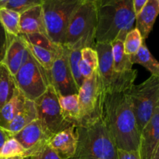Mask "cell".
Returning <instances> with one entry per match:
<instances>
[{"label":"cell","mask_w":159,"mask_h":159,"mask_svg":"<svg viewBox=\"0 0 159 159\" xmlns=\"http://www.w3.org/2000/svg\"><path fill=\"white\" fill-rule=\"evenodd\" d=\"M138 71L118 73L109 85H104L101 117L110 131L117 149L138 150L140 132L130 98Z\"/></svg>","instance_id":"cell-1"},{"label":"cell","mask_w":159,"mask_h":159,"mask_svg":"<svg viewBox=\"0 0 159 159\" xmlns=\"http://www.w3.org/2000/svg\"><path fill=\"white\" fill-rule=\"evenodd\" d=\"M96 15V43L124 40L135 27L133 0H94Z\"/></svg>","instance_id":"cell-2"},{"label":"cell","mask_w":159,"mask_h":159,"mask_svg":"<svg viewBox=\"0 0 159 159\" xmlns=\"http://www.w3.org/2000/svg\"><path fill=\"white\" fill-rule=\"evenodd\" d=\"M77 147L71 159H118L117 148L102 117L75 127Z\"/></svg>","instance_id":"cell-3"},{"label":"cell","mask_w":159,"mask_h":159,"mask_svg":"<svg viewBox=\"0 0 159 159\" xmlns=\"http://www.w3.org/2000/svg\"><path fill=\"white\" fill-rule=\"evenodd\" d=\"M96 15L93 1L86 0L73 15L65 34L62 46L69 50L94 48Z\"/></svg>","instance_id":"cell-4"},{"label":"cell","mask_w":159,"mask_h":159,"mask_svg":"<svg viewBox=\"0 0 159 159\" xmlns=\"http://www.w3.org/2000/svg\"><path fill=\"white\" fill-rule=\"evenodd\" d=\"M86 0H43L45 29L48 38L57 45H63L68 24L75 12Z\"/></svg>","instance_id":"cell-5"},{"label":"cell","mask_w":159,"mask_h":159,"mask_svg":"<svg viewBox=\"0 0 159 159\" xmlns=\"http://www.w3.org/2000/svg\"><path fill=\"white\" fill-rule=\"evenodd\" d=\"M130 98L141 133L159 107V77L151 75L139 85L134 84L130 90Z\"/></svg>","instance_id":"cell-6"},{"label":"cell","mask_w":159,"mask_h":159,"mask_svg":"<svg viewBox=\"0 0 159 159\" xmlns=\"http://www.w3.org/2000/svg\"><path fill=\"white\" fill-rule=\"evenodd\" d=\"M13 79L16 88L26 99L31 101H35L40 97L51 85L49 74L31 54L13 75Z\"/></svg>","instance_id":"cell-7"},{"label":"cell","mask_w":159,"mask_h":159,"mask_svg":"<svg viewBox=\"0 0 159 159\" xmlns=\"http://www.w3.org/2000/svg\"><path fill=\"white\" fill-rule=\"evenodd\" d=\"M34 102L37 119L51 137L73 126L62 116L58 96L52 85H50L47 91Z\"/></svg>","instance_id":"cell-8"},{"label":"cell","mask_w":159,"mask_h":159,"mask_svg":"<svg viewBox=\"0 0 159 159\" xmlns=\"http://www.w3.org/2000/svg\"><path fill=\"white\" fill-rule=\"evenodd\" d=\"M104 85L98 69L91 77L84 79L79 89L80 121L79 125L94 120L101 116Z\"/></svg>","instance_id":"cell-9"},{"label":"cell","mask_w":159,"mask_h":159,"mask_svg":"<svg viewBox=\"0 0 159 159\" xmlns=\"http://www.w3.org/2000/svg\"><path fill=\"white\" fill-rule=\"evenodd\" d=\"M68 55L69 49L61 46L50 71L51 85H53L57 95L61 96L78 94L79 93L70 68Z\"/></svg>","instance_id":"cell-10"},{"label":"cell","mask_w":159,"mask_h":159,"mask_svg":"<svg viewBox=\"0 0 159 159\" xmlns=\"http://www.w3.org/2000/svg\"><path fill=\"white\" fill-rule=\"evenodd\" d=\"M12 137L26 150V158L30 157L51 138L45 131L38 119L31 122Z\"/></svg>","instance_id":"cell-11"},{"label":"cell","mask_w":159,"mask_h":159,"mask_svg":"<svg viewBox=\"0 0 159 159\" xmlns=\"http://www.w3.org/2000/svg\"><path fill=\"white\" fill-rule=\"evenodd\" d=\"M159 150V107L140 133L138 152L141 159H153Z\"/></svg>","instance_id":"cell-12"},{"label":"cell","mask_w":159,"mask_h":159,"mask_svg":"<svg viewBox=\"0 0 159 159\" xmlns=\"http://www.w3.org/2000/svg\"><path fill=\"white\" fill-rule=\"evenodd\" d=\"M30 54V53L21 34L18 36L9 34L7 48L2 63L13 76L26 61Z\"/></svg>","instance_id":"cell-13"},{"label":"cell","mask_w":159,"mask_h":159,"mask_svg":"<svg viewBox=\"0 0 159 159\" xmlns=\"http://www.w3.org/2000/svg\"><path fill=\"white\" fill-rule=\"evenodd\" d=\"M48 144L61 159H71L77 147L75 127L72 126L53 135Z\"/></svg>","instance_id":"cell-14"},{"label":"cell","mask_w":159,"mask_h":159,"mask_svg":"<svg viewBox=\"0 0 159 159\" xmlns=\"http://www.w3.org/2000/svg\"><path fill=\"white\" fill-rule=\"evenodd\" d=\"M94 49L98 56V71L102 79L103 85H107L118 75L113 68L111 43H96Z\"/></svg>","instance_id":"cell-15"},{"label":"cell","mask_w":159,"mask_h":159,"mask_svg":"<svg viewBox=\"0 0 159 159\" xmlns=\"http://www.w3.org/2000/svg\"><path fill=\"white\" fill-rule=\"evenodd\" d=\"M20 34H42L47 35L41 6L33 7L20 13Z\"/></svg>","instance_id":"cell-16"},{"label":"cell","mask_w":159,"mask_h":159,"mask_svg":"<svg viewBox=\"0 0 159 159\" xmlns=\"http://www.w3.org/2000/svg\"><path fill=\"white\" fill-rule=\"evenodd\" d=\"M159 12V0H147L136 15L135 28L138 30L143 40H146L153 28Z\"/></svg>","instance_id":"cell-17"},{"label":"cell","mask_w":159,"mask_h":159,"mask_svg":"<svg viewBox=\"0 0 159 159\" xmlns=\"http://www.w3.org/2000/svg\"><path fill=\"white\" fill-rule=\"evenodd\" d=\"M37 119V113L34 101L26 99L24 104L14 119L9 124L6 130L13 136L26 126Z\"/></svg>","instance_id":"cell-18"},{"label":"cell","mask_w":159,"mask_h":159,"mask_svg":"<svg viewBox=\"0 0 159 159\" xmlns=\"http://www.w3.org/2000/svg\"><path fill=\"white\" fill-rule=\"evenodd\" d=\"M57 96L61 114L65 120L75 127L79 125L80 121V109L78 94Z\"/></svg>","instance_id":"cell-19"},{"label":"cell","mask_w":159,"mask_h":159,"mask_svg":"<svg viewBox=\"0 0 159 159\" xmlns=\"http://www.w3.org/2000/svg\"><path fill=\"white\" fill-rule=\"evenodd\" d=\"M26 99L21 92L16 89L12 98L0 109V127L5 129L7 127L21 110Z\"/></svg>","instance_id":"cell-20"},{"label":"cell","mask_w":159,"mask_h":159,"mask_svg":"<svg viewBox=\"0 0 159 159\" xmlns=\"http://www.w3.org/2000/svg\"><path fill=\"white\" fill-rule=\"evenodd\" d=\"M130 61L133 64H138L145 68L152 75L159 77V64L153 57L144 42L134 55L130 56Z\"/></svg>","instance_id":"cell-21"},{"label":"cell","mask_w":159,"mask_h":159,"mask_svg":"<svg viewBox=\"0 0 159 159\" xmlns=\"http://www.w3.org/2000/svg\"><path fill=\"white\" fill-rule=\"evenodd\" d=\"M110 43L112 46L114 71L117 73H123L133 69L130 56L127 55L124 52V40H114Z\"/></svg>","instance_id":"cell-22"},{"label":"cell","mask_w":159,"mask_h":159,"mask_svg":"<svg viewBox=\"0 0 159 159\" xmlns=\"http://www.w3.org/2000/svg\"><path fill=\"white\" fill-rule=\"evenodd\" d=\"M16 86L13 76L2 63L0 64V109L12 98Z\"/></svg>","instance_id":"cell-23"},{"label":"cell","mask_w":159,"mask_h":159,"mask_svg":"<svg viewBox=\"0 0 159 159\" xmlns=\"http://www.w3.org/2000/svg\"><path fill=\"white\" fill-rule=\"evenodd\" d=\"M79 69L84 79H89L98 69V56L93 48H85L81 50Z\"/></svg>","instance_id":"cell-24"},{"label":"cell","mask_w":159,"mask_h":159,"mask_svg":"<svg viewBox=\"0 0 159 159\" xmlns=\"http://www.w3.org/2000/svg\"><path fill=\"white\" fill-rule=\"evenodd\" d=\"M24 40L28 50L30 52L31 55L41 65L42 68L49 74L50 76V71H51L53 62H54V60L57 54H54V53L51 52V51H48V50L45 49V48H42V47L33 44V43L26 41L25 39Z\"/></svg>","instance_id":"cell-25"},{"label":"cell","mask_w":159,"mask_h":159,"mask_svg":"<svg viewBox=\"0 0 159 159\" xmlns=\"http://www.w3.org/2000/svg\"><path fill=\"white\" fill-rule=\"evenodd\" d=\"M20 14L6 8H0V23L8 34L20 35Z\"/></svg>","instance_id":"cell-26"},{"label":"cell","mask_w":159,"mask_h":159,"mask_svg":"<svg viewBox=\"0 0 159 159\" xmlns=\"http://www.w3.org/2000/svg\"><path fill=\"white\" fill-rule=\"evenodd\" d=\"M144 40L137 28H134L129 31L124 40V52L129 56L134 55L138 51Z\"/></svg>","instance_id":"cell-27"},{"label":"cell","mask_w":159,"mask_h":159,"mask_svg":"<svg viewBox=\"0 0 159 159\" xmlns=\"http://www.w3.org/2000/svg\"><path fill=\"white\" fill-rule=\"evenodd\" d=\"M23 38L26 41L33 43V44L37 45V46L42 47L51 52L57 54L58 52L61 45H57L53 43L51 40L48 37V36L42 34H21Z\"/></svg>","instance_id":"cell-28"},{"label":"cell","mask_w":159,"mask_h":159,"mask_svg":"<svg viewBox=\"0 0 159 159\" xmlns=\"http://www.w3.org/2000/svg\"><path fill=\"white\" fill-rule=\"evenodd\" d=\"M81 59V50L75 49L69 50V55H68V61H69L70 68H71V74L74 79L75 85L78 89L81 87L84 82V79L79 69V61Z\"/></svg>","instance_id":"cell-29"},{"label":"cell","mask_w":159,"mask_h":159,"mask_svg":"<svg viewBox=\"0 0 159 159\" xmlns=\"http://www.w3.org/2000/svg\"><path fill=\"white\" fill-rule=\"evenodd\" d=\"M15 156H22L25 158L26 150L13 137H12L3 144L2 148L0 150V157Z\"/></svg>","instance_id":"cell-30"},{"label":"cell","mask_w":159,"mask_h":159,"mask_svg":"<svg viewBox=\"0 0 159 159\" xmlns=\"http://www.w3.org/2000/svg\"><path fill=\"white\" fill-rule=\"evenodd\" d=\"M43 0H9L4 6L6 9L22 13L37 6H41Z\"/></svg>","instance_id":"cell-31"},{"label":"cell","mask_w":159,"mask_h":159,"mask_svg":"<svg viewBox=\"0 0 159 159\" xmlns=\"http://www.w3.org/2000/svg\"><path fill=\"white\" fill-rule=\"evenodd\" d=\"M30 159H61L57 153L48 145V142L40 147L37 152H34Z\"/></svg>","instance_id":"cell-32"},{"label":"cell","mask_w":159,"mask_h":159,"mask_svg":"<svg viewBox=\"0 0 159 159\" xmlns=\"http://www.w3.org/2000/svg\"><path fill=\"white\" fill-rule=\"evenodd\" d=\"M8 40H9V34L6 32L0 23V64L2 63L4 58L6 48H7Z\"/></svg>","instance_id":"cell-33"},{"label":"cell","mask_w":159,"mask_h":159,"mask_svg":"<svg viewBox=\"0 0 159 159\" xmlns=\"http://www.w3.org/2000/svg\"><path fill=\"white\" fill-rule=\"evenodd\" d=\"M118 159H141L138 151L128 152V151L117 149Z\"/></svg>","instance_id":"cell-34"},{"label":"cell","mask_w":159,"mask_h":159,"mask_svg":"<svg viewBox=\"0 0 159 159\" xmlns=\"http://www.w3.org/2000/svg\"><path fill=\"white\" fill-rule=\"evenodd\" d=\"M12 137V134L6 129L0 127V150L2 148L3 144L6 143V141Z\"/></svg>","instance_id":"cell-35"},{"label":"cell","mask_w":159,"mask_h":159,"mask_svg":"<svg viewBox=\"0 0 159 159\" xmlns=\"http://www.w3.org/2000/svg\"><path fill=\"white\" fill-rule=\"evenodd\" d=\"M146 2H147V0H133L134 9V12L136 15L141 11V9H142Z\"/></svg>","instance_id":"cell-36"},{"label":"cell","mask_w":159,"mask_h":159,"mask_svg":"<svg viewBox=\"0 0 159 159\" xmlns=\"http://www.w3.org/2000/svg\"><path fill=\"white\" fill-rule=\"evenodd\" d=\"M0 159H24L22 156H15V157H0Z\"/></svg>","instance_id":"cell-37"},{"label":"cell","mask_w":159,"mask_h":159,"mask_svg":"<svg viewBox=\"0 0 159 159\" xmlns=\"http://www.w3.org/2000/svg\"><path fill=\"white\" fill-rule=\"evenodd\" d=\"M8 1H9V0H0V8L4 7Z\"/></svg>","instance_id":"cell-38"},{"label":"cell","mask_w":159,"mask_h":159,"mask_svg":"<svg viewBox=\"0 0 159 159\" xmlns=\"http://www.w3.org/2000/svg\"><path fill=\"white\" fill-rule=\"evenodd\" d=\"M153 159H159V150H158L156 152V153H155V156H154Z\"/></svg>","instance_id":"cell-39"},{"label":"cell","mask_w":159,"mask_h":159,"mask_svg":"<svg viewBox=\"0 0 159 159\" xmlns=\"http://www.w3.org/2000/svg\"><path fill=\"white\" fill-rule=\"evenodd\" d=\"M24 159H30V158H25Z\"/></svg>","instance_id":"cell-40"},{"label":"cell","mask_w":159,"mask_h":159,"mask_svg":"<svg viewBox=\"0 0 159 159\" xmlns=\"http://www.w3.org/2000/svg\"><path fill=\"white\" fill-rule=\"evenodd\" d=\"M89 1H94V0H89Z\"/></svg>","instance_id":"cell-41"}]
</instances>
